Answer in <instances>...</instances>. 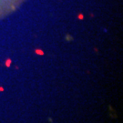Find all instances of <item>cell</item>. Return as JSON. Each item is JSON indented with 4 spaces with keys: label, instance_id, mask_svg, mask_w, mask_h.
I'll return each mask as SVG.
<instances>
[{
    "label": "cell",
    "instance_id": "6da1fadb",
    "mask_svg": "<svg viewBox=\"0 0 123 123\" xmlns=\"http://www.w3.org/2000/svg\"><path fill=\"white\" fill-rule=\"evenodd\" d=\"M25 0H0V18L13 13Z\"/></svg>",
    "mask_w": 123,
    "mask_h": 123
}]
</instances>
